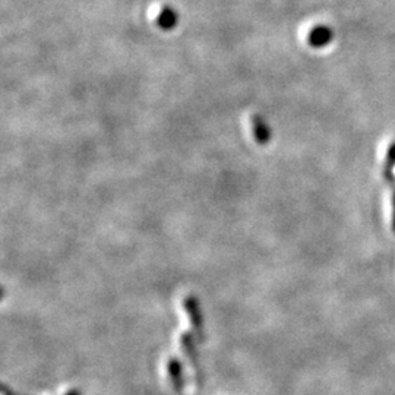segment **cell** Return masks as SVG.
<instances>
[{
	"label": "cell",
	"instance_id": "2",
	"mask_svg": "<svg viewBox=\"0 0 395 395\" xmlns=\"http://www.w3.org/2000/svg\"><path fill=\"white\" fill-rule=\"evenodd\" d=\"M395 166V144H392L388 150L387 163H385V178L392 180V167Z\"/></svg>",
	"mask_w": 395,
	"mask_h": 395
},
{
	"label": "cell",
	"instance_id": "1",
	"mask_svg": "<svg viewBox=\"0 0 395 395\" xmlns=\"http://www.w3.org/2000/svg\"><path fill=\"white\" fill-rule=\"evenodd\" d=\"M332 29L328 26H316L311 31L309 42L313 47H324L332 40Z\"/></svg>",
	"mask_w": 395,
	"mask_h": 395
},
{
	"label": "cell",
	"instance_id": "3",
	"mask_svg": "<svg viewBox=\"0 0 395 395\" xmlns=\"http://www.w3.org/2000/svg\"><path fill=\"white\" fill-rule=\"evenodd\" d=\"M392 229L395 231V189H394V195H392Z\"/></svg>",
	"mask_w": 395,
	"mask_h": 395
}]
</instances>
